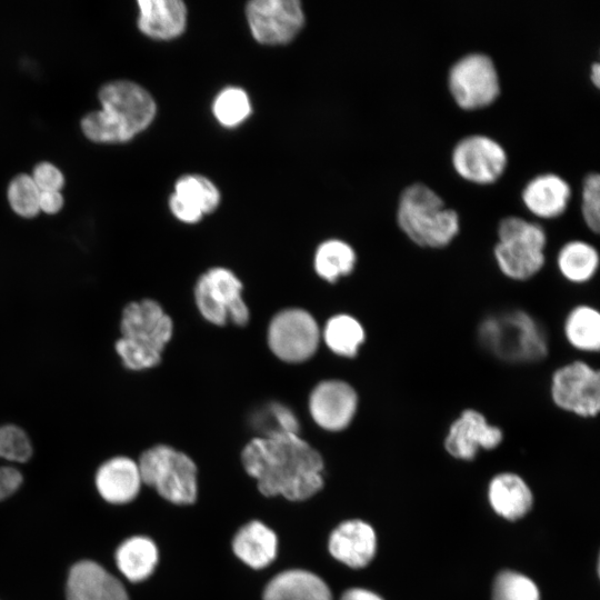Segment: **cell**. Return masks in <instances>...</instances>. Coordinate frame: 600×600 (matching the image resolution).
<instances>
[{
  "mask_svg": "<svg viewBox=\"0 0 600 600\" xmlns=\"http://www.w3.org/2000/svg\"><path fill=\"white\" fill-rule=\"evenodd\" d=\"M241 462L264 497L301 502L324 486L321 454L297 433L251 439L241 452Z\"/></svg>",
  "mask_w": 600,
  "mask_h": 600,
  "instance_id": "1",
  "label": "cell"
},
{
  "mask_svg": "<svg viewBox=\"0 0 600 600\" xmlns=\"http://www.w3.org/2000/svg\"><path fill=\"white\" fill-rule=\"evenodd\" d=\"M101 109L83 117L81 129L94 142H126L143 131L153 120L156 103L139 84L117 80L99 91Z\"/></svg>",
  "mask_w": 600,
  "mask_h": 600,
  "instance_id": "2",
  "label": "cell"
},
{
  "mask_svg": "<svg viewBox=\"0 0 600 600\" xmlns=\"http://www.w3.org/2000/svg\"><path fill=\"white\" fill-rule=\"evenodd\" d=\"M477 340L490 356L510 364L542 361L550 348L543 326L522 309H508L483 317L477 326Z\"/></svg>",
  "mask_w": 600,
  "mask_h": 600,
  "instance_id": "3",
  "label": "cell"
},
{
  "mask_svg": "<svg viewBox=\"0 0 600 600\" xmlns=\"http://www.w3.org/2000/svg\"><path fill=\"white\" fill-rule=\"evenodd\" d=\"M397 223L409 240L427 249L449 246L460 231L459 213L422 182L411 183L400 193Z\"/></svg>",
  "mask_w": 600,
  "mask_h": 600,
  "instance_id": "4",
  "label": "cell"
},
{
  "mask_svg": "<svg viewBox=\"0 0 600 600\" xmlns=\"http://www.w3.org/2000/svg\"><path fill=\"white\" fill-rule=\"evenodd\" d=\"M493 247L497 268L509 280L523 282L534 278L544 267L547 233L534 221L508 216L497 227Z\"/></svg>",
  "mask_w": 600,
  "mask_h": 600,
  "instance_id": "5",
  "label": "cell"
},
{
  "mask_svg": "<svg viewBox=\"0 0 600 600\" xmlns=\"http://www.w3.org/2000/svg\"><path fill=\"white\" fill-rule=\"evenodd\" d=\"M142 483L166 501L191 506L198 499V468L184 452L168 444H156L143 451L137 462Z\"/></svg>",
  "mask_w": 600,
  "mask_h": 600,
  "instance_id": "6",
  "label": "cell"
},
{
  "mask_svg": "<svg viewBox=\"0 0 600 600\" xmlns=\"http://www.w3.org/2000/svg\"><path fill=\"white\" fill-rule=\"evenodd\" d=\"M549 393L560 410L579 418H594L600 411V372L584 360H572L551 374Z\"/></svg>",
  "mask_w": 600,
  "mask_h": 600,
  "instance_id": "7",
  "label": "cell"
},
{
  "mask_svg": "<svg viewBox=\"0 0 600 600\" xmlns=\"http://www.w3.org/2000/svg\"><path fill=\"white\" fill-rule=\"evenodd\" d=\"M448 87L452 99L463 110L491 104L501 89L496 63L483 52L460 57L449 69Z\"/></svg>",
  "mask_w": 600,
  "mask_h": 600,
  "instance_id": "8",
  "label": "cell"
},
{
  "mask_svg": "<svg viewBox=\"0 0 600 600\" xmlns=\"http://www.w3.org/2000/svg\"><path fill=\"white\" fill-rule=\"evenodd\" d=\"M242 283L230 270L212 268L203 273L194 288L197 307L209 322L223 326L228 320L244 326L249 309L242 299Z\"/></svg>",
  "mask_w": 600,
  "mask_h": 600,
  "instance_id": "9",
  "label": "cell"
},
{
  "mask_svg": "<svg viewBox=\"0 0 600 600\" xmlns=\"http://www.w3.org/2000/svg\"><path fill=\"white\" fill-rule=\"evenodd\" d=\"M320 331L313 317L302 309H287L277 313L268 329L271 351L287 362H301L317 350Z\"/></svg>",
  "mask_w": 600,
  "mask_h": 600,
  "instance_id": "10",
  "label": "cell"
},
{
  "mask_svg": "<svg viewBox=\"0 0 600 600\" xmlns=\"http://www.w3.org/2000/svg\"><path fill=\"white\" fill-rule=\"evenodd\" d=\"M454 171L464 180L489 184L497 181L506 170L508 156L496 139L472 133L461 138L451 152Z\"/></svg>",
  "mask_w": 600,
  "mask_h": 600,
  "instance_id": "11",
  "label": "cell"
},
{
  "mask_svg": "<svg viewBox=\"0 0 600 600\" xmlns=\"http://www.w3.org/2000/svg\"><path fill=\"white\" fill-rule=\"evenodd\" d=\"M247 19L254 39L266 44L290 41L303 24L297 0H254L247 6Z\"/></svg>",
  "mask_w": 600,
  "mask_h": 600,
  "instance_id": "12",
  "label": "cell"
},
{
  "mask_svg": "<svg viewBox=\"0 0 600 600\" xmlns=\"http://www.w3.org/2000/svg\"><path fill=\"white\" fill-rule=\"evenodd\" d=\"M502 440L503 431L499 426L490 423L478 409L466 408L450 423L443 446L451 457L468 461L481 449H496Z\"/></svg>",
  "mask_w": 600,
  "mask_h": 600,
  "instance_id": "13",
  "label": "cell"
},
{
  "mask_svg": "<svg viewBox=\"0 0 600 600\" xmlns=\"http://www.w3.org/2000/svg\"><path fill=\"white\" fill-rule=\"evenodd\" d=\"M120 337L134 340L160 352L173 332L171 318L152 299L131 301L124 306L120 317Z\"/></svg>",
  "mask_w": 600,
  "mask_h": 600,
  "instance_id": "14",
  "label": "cell"
},
{
  "mask_svg": "<svg viewBox=\"0 0 600 600\" xmlns=\"http://www.w3.org/2000/svg\"><path fill=\"white\" fill-rule=\"evenodd\" d=\"M358 394L342 380H326L316 386L309 398L314 422L328 431H341L353 420L358 409Z\"/></svg>",
  "mask_w": 600,
  "mask_h": 600,
  "instance_id": "15",
  "label": "cell"
},
{
  "mask_svg": "<svg viewBox=\"0 0 600 600\" xmlns=\"http://www.w3.org/2000/svg\"><path fill=\"white\" fill-rule=\"evenodd\" d=\"M327 547L330 556L338 562L351 569H361L376 556V531L363 520H346L331 531Z\"/></svg>",
  "mask_w": 600,
  "mask_h": 600,
  "instance_id": "16",
  "label": "cell"
},
{
  "mask_svg": "<svg viewBox=\"0 0 600 600\" xmlns=\"http://www.w3.org/2000/svg\"><path fill=\"white\" fill-rule=\"evenodd\" d=\"M68 600H129L122 582L99 563L82 560L73 564L67 580Z\"/></svg>",
  "mask_w": 600,
  "mask_h": 600,
  "instance_id": "17",
  "label": "cell"
},
{
  "mask_svg": "<svg viewBox=\"0 0 600 600\" xmlns=\"http://www.w3.org/2000/svg\"><path fill=\"white\" fill-rule=\"evenodd\" d=\"M278 548L277 533L260 520L242 524L231 540L233 554L253 570L268 568L276 560Z\"/></svg>",
  "mask_w": 600,
  "mask_h": 600,
  "instance_id": "18",
  "label": "cell"
},
{
  "mask_svg": "<svg viewBox=\"0 0 600 600\" xmlns=\"http://www.w3.org/2000/svg\"><path fill=\"white\" fill-rule=\"evenodd\" d=\"M141 484L138 463L124 456L104 461L96 473L98 492L113 504H124L136 499Z\"/></svg>",
  "mask_w": 600,
  "mask_h": 600,
  "instance_id": "19",
  "label": "cell"
},
{
  "mask_svg": "<svg viewBox=\"0 0 600 600\" xmlns=\"http://www.w3.org/2000/svg\"><path fill=\"white\" fill-rule=\"evenodd\" d=\"M571 197V187L561 176L552 172L531 178L521 192L526 208L542 219L562 214Z\"/></svg>",
  "mask_w": 600,
  "mask_h": 600,
  "instance_id": "20",
  "label": "cell"
},
{
  "mask_svg": "<svg viewBox=\"0 0 600 600\" xmlns=\"http://www.w3.org/2000/svg\"><path fill=\"white\" fill-rule=\"evenodd\" d=\"M262 600H333V596L320 576L293 568L278 572L266 583Z\"/></svg>",
  "mask_w": 600,
  "mask_h": 600,
  "instance_id": "21",
  "label": "cell"
},
{
  "mask_svg": "<svg viewBox=\"0 0 600 600\" xmlns=\"http://www.w3.org/2000/svg\"><path fill=\"white\" fill-rule=\"evenodd\" d=\"M138 27L148 37L172 39L186 27L187 8L180 0H139Z\"/></svg>",
  "mask_w": 600,
  "mask_h": 600,
  "instance_id": "22",
  "label": "cell"
},
{
  "mask_svg": "<svg viewBox=\"0 0 600 600\" xmlns=\"http://www.w3.org/2000/svg\"><path fill=\"white\" fill-rule=\"evenodd\" d=\"M489 502L497 514L507 520H518L528 513L532 506V494L516 473L497 474L489 483Z\"/></svg>",
  "mask_w": 600,
  "mask_h": 600,
  "instance_id": "23",
  "label": "cell"
},
{
  "mask_svg": "<svg viewBox=\"0 0 600 600\" xmlns=\"http://www.w3.org/2000/svg\"><path fill=\"white\" fill-rule=\"evenodd\" d=\"M599 263L600 257L597 248L581 239L564 242L556 257L558 272L572 284L590 282L598 272Z\"/></svg>",
  "mask_w": 600,
  "mask_h": 600,
  "instance_id": "24",
  "label": "cell"
},
{
  "mask_svg": "<svg viewBox=\"0 0 600 600\" xmlns=\"http://www.w3.org/2000/svg\"><path fill=\"white\" fill-rule=\"evenodd\" d=\"M158 561L157 544L146 536L128 538L116 551L117 567L131 582L147 580L154 572Z\"/></svg>",
  "mask_w": 600,
  "mask_h": 600,
  "instance_id": "25",
  "label": "cell"
},
{
  "mask_svg": "<svg viewBox=\"0 0 600 600\" xmlns=\"http://www.w3.org/2000/svg\"><path fill=\"white\" fill-rule=\"evenodd\" d=\"M567 343L582 353H596L600 349V312L588 303L572 307L562 326Z\"/></svg>",
  "mask_w": 600,
  "mask_h": 600,
  "instance_id": "26",
  "label": "cell"
},
{
  "mask_svg": "<svg viewBox=\"0 0 600 600\" xmlns=\"http://www.w3.org/2000/svg\"><path fill=\"white\" fill-rule=\"evenodd\" d=\"M324 342L338 356L352 358L366 340L364 328L354 317L346 313L333 316L323 330Z\"/></svg>",
  "mask_w": 600,
  "mask_h": 600,
  "instance_id": "27",
  "label": "cell"
},
{
  "mask_svg": "<svg viewBox=\"0 0 600 600\" xmlns=\"http://www.w3.org/2000/svg\"><path fill=\"white\" fill-rule=\"evenodd\" d=\"M357 256L353 248L337 239L324 241L319 246L314 256L317 273L329 282L350 274L356 266Z\"/></svg>",
  "mask_w": 600,
  "mask_h": 600,
  "instance_id": "28",
  "label": "cell"
},
{
  "mask_svg": "<svg viewBox=\"0 0 600 600\" xmlns=\"http://www.w3.org/2000/svg\"><path fill=\"white\" fill-rule=\"evenodd\" d=\"M173 194L203 214L213 211L220 200L216 186L209 179L196 174L181 177L176 183Z\"/></svg>",
  "mask_w": 600,
  "mask_h": 600,
  "instance_id": "29",
  "label": "cell"
},
{
  "mask_svg": "<svg viewBox=\"0 0 600 600\" xmlns=\"http://www.w3.org/2000/svg\"><path fill=\"white\" fill-rule=\"evenodd\" d=\"M253 426L261 433L269 437L279 433L299 432V422L296 414L286 406L271 402L262 408L253 418Z\"/></svg>",
  "mask_w": 600,
  "mask_h": 600,
  "instance_id": "30",
  "label": "cell"
},
{
  "mask_svg": "<svg viewBox=\"0 0 600 600\" xmlns=\"http://www.w3.org/2000/svg\"><path fill=\"white\" fill-rule=\"evenodd\" d=\"M492 600H540V592L527 576L506 570L494 579Z\"/></svg>",
  "mask_w": 600,
  "mask_h": 600,
  "instance_id": "31",
  "label": "cell"
},
{
  "mask_svg": "<svg viewBox=\"0 0 600 600\" xmlns=\"http://www.w3.org/2000/svg\"><path fill=\"white\" fill-rule=\"evenodd\" d=\"M250 111L249 98L240 88L222 90L213 102L214 117L226 127L238 126L249 116Z\"/></svg>",
  "mask_w": 600,
  "mask_h": 600,
  "instance_id": "32",
  "label": "cell"
},
{
  "mask_svg": "<svg viewBox=\"0 0 600 600\" xmlns=\"http://www.w3.org/2000/svg\"><path fill=\"white\" fill-rule=\"evenodd\" d=\"M40 191L31 176L21 173L8 187V201L11 209L23 218H32L40 212Z\"/></svg>",
  "mask_w": 600,
  "mask_h": 600,
  "instance_id": "33",
  "label": "cell"
},
{
  "mask_svg": "<svg viewBox=\"0 0 600 600\" xmlns=\"http://www.w3.org/2000/svg\"><path fill=\"white\" fill-rule=\"evenodd\" d=\"M114 350L124 368L141 371L158 366L162 353L134 340L119 337Z\"/></svg>",
  "mask_w": 600,
  "mask_h": 600,
  "instance_id": "34",
  "label": "cell"
},
{
  "mask_svg": "<svg viewBox=\"0 0 600 600\" xmlns=\"http://www.w3.org/2000/svg\"><path fill=\"white\" fill-rule=\"evenodd\" d=\"M0 451L7 462H27L32 456V444L28 433L19 426H0Z\"/></svg>",
  "mask_w": 600,
  "mask_h": 600,
  "instance_id": "35",
  "label": "cell"
},
{
  "mask_svg": "<svg viewBox=\"0 0 600 600\" xmlns=\"http://www.w3.org/2000/svg\"><path fill=\"white\" fill-rule=\"evenodd\" d=\"M581 213L588 229L594 233L600 230V176L588 173L582 183Z\"/></svg>",
  "mask_w": 600,
  "mask_h": 600,
  "instance_id": "36",
  "label": "cell"
},
{
  "mask_svg": "<svg viewBox=\"0 0 600 600\" xmlns=\"http://www.w3.org/2000/svg\"><path fill=\"white\" fill-rule=\"evenodd\" d=\"M39 191H60L64 183L62 172L50 162H40L31 174Z\"/></svg>",
  "mask_w": 600,
  "mask_h": 600,
  "instance_id": "37",
  "label": "cell"
},
{
  "mask_svg": "<svg viewBox=\"0 0 600 600\" xmlns=\"http://www.w3.org/2000/svg\"><path fill=\"white\" fill-rule=\"evenodd\" d=\"M22 473L13 466H0V500L13 494L22 483Z\"/></svg>",
  "mask_w": 600,
  "mask_h": 600,
  "instance_id": "38",
  "label": "cell"
},
{
  "mask_svg": "<svg viewBox=\"0 0 600 600\" xmlns=\"http://www.w3.org/2000/svg\"><path fill=\"white\" fill-rule=\"evenodd\" d=\"M169 207L172 213L181 221L194 223L199 221L203 213L188 202L183 201L176 194H172L169 200Z\"/></svg>",
  "mask_w": 600,
  "mask_h": 600,
  "instance_id": "39",
  "label": "cell"
},
{
  "mask_svg": "<svg viewBox=\"0 0 600 600\" xmlns=\"http://www.w3.org/2000/svg\"><path fill=\"white\" fill-rule=\"evenodd\" d=\"M63 197L60 191H40L39 209L42 212L53 214L61 210Z\"/></svg>",
  "mask_w": 600,
  "mask_h": 600,
  "instance_id": "40",
  "label": "cell"
},
{
  "mask_svg": "<svg viewBox=\"0 0 600 600\" xmlns=\"http://www.w3.org/2000/svg\"><path fill=\"white\" fill-rule=\"evenodd\" d=\"M339 600H383L376 592L364 588H349L340 596Z\"/></svg>",
  "mask_w": 600,
  "mask_h": 600,
  "instance_id": "41",
  "label": "cell"
},
{
  "mask_svg": "<svg viewBox=\"0 0 600 600\" xmlns=\"http://www.w3.org/2000/svg\"><path fill=\"white\" fill-rule=\"evenodd\" d=\"M590 80L594 84V87L599 88V86H600V66H599L598 61H594L591 64Z\"/></svg>",
  "mask_w": 600,
  "mask_h": 600,
  "instance_id": "42",
  "label": "cell"
}]
</instances>
